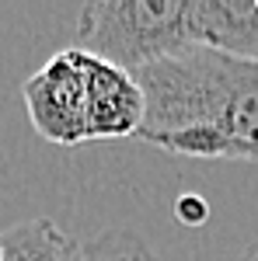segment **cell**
I'll return each mask as SVG.
<instances>
[{
  "mask_svg": "<svg viewBox=\"0 0 258 261\" xmlns=\"http://www.w3.org/2000/svg\"><path fill=\"white\" fill-rule=\"evenodd\" d=\"M21 98L32 129L45 143H56V146L87 143V87H84L77 45L60 49L32 77H25Z\"/></svg>",
  "mask_w": 258,
  "mask_h": 261,
  "instance_id": "obj_3",
  "label": "cell"
},
{
  "mask_svg": "<svg viewBox=\"0 0 258 261\" xmlns=\"http://www.w3.org/2000/svg\"><path fill=\"white\" fill-rule=\"evenodd\" d=\"M87 87V140H126L143 122V91L129 70L80 49Z\"/></svg>",
  "mask_w": 258,
  "mask_h": 261,
  "instance_id": "obj_4",
  "label": "cell"
},
{
  "mask_svg": "<svg viewBox=\"0 0 258 261\" xmlns=\"http://www.w3.org/2000/svg\"><path fill=\"white\" fill-rule=\"evenodd\" d=\"M133 77L143 91L136 140L192 161L258 164V63L189 45Z\"/></svg>",
  "mask_w": 258,
  "mask_h": 261,
  "instance_id": "obj_1",
  "label": "cell"
},
{
  "mask_svg": "<svg viewBox=\"0 0 258 261\" xmlns=\"http://www.w3.org/2000/svg\"><path fill=\"white\" fill-rule=\"evenodd\" d=\"M0 261H98L95 241H77L45 216H28L0 233Z\"/></svg>",
  "mask_w": 258,
  "mask_h": 261,
  "instance_id": "obj_6",
  "label": "cell"
},
{
  "mask_svg": "<svg viewBox=\"0 0 258 261\" xmlns=\"http://www.w3.org/2000/svg\"><path fill=\"white\" fill-rule=\"evenodd\" d=\"M95 254L98 261H157V254L147 244L126 230H108L95 237Z\"/></svg>",
  "mask_w": 258,
  "mask_h": 261,
  "instance_id": "obj_7",
  "label": "cell"
},
{
  "mask_svg": "<svg viewBox=\"0 0 258 261\" xmlns=\"http://www.w3.org/2000/svg\"><path fill=\"white\" fill-rule=\"evenodd\" d=\"M178 216H181V223H189V226H199V223L206 220V213H209V205L202 199H192V195H185V199H178Z\"/></svg>",
  "mask_w": 258,
  "mask_h": 261,
  "instance_id": "obj_8",
  "label": "cell"
},
{
  "mask_svg": "<svg viewBox=\"0 0 258 261\" xmlns=\"http://www.w3.org/2000/svg\"><path fill=\"white\" fill-rule=\"evenodd\" d=\"M244 261H258V244H255V247H251V254H248V258H244Z\"/></svg>",
  "mask_w": 258,
  "mask_h": 261,
  "instance_id": "obj_9",
  "label": "cell"
},
{
  "mask_svg": "<svg viewBox=\"0 0 258 261\" xmlns=\"http://www.w3.org/2000/svg\"><path fill=\"white\" fill-rule=\"evenodd\" d=\"M196 42L258 63V0H196Z\"/></svg>",
  "mask_w": 258,
  "mask_h": 261,
  "instance_id": "obj_5",
  "label": "cell"
},
{
  "mask_svg": "<svg viewBox=\"0 0 258 261\" xmlns=\"http://www.w3.org/2000/svg\"><path fill=\"white\" fill-rule=\"evenodd\" d=\"M74 45L133 73L199 45L196 0H84Z\"/></svg>",
  "mask_w": 258,
  "mask_h": 261,
  "instance_id": "obj_2",
  "label": "cell"
}]
</instances>
